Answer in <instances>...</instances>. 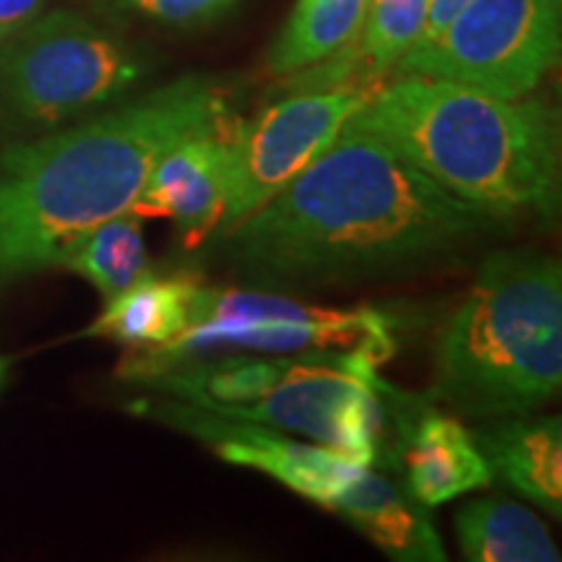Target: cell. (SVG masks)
Masks as SVG:
<instances>
[{
    "label": "cell",
    "mask_w": 562,
    "mask_h": 562,
    "mask_svg": "<svg viewBox=\"0 0 562 562\" xmlns=\"http://www.w3.org/2000/svg\"><path fill=\"white\" fill-rule=\"evenodd\" d=\"M490 220L385 140L344 123L318 159L220 237L245 271L323 281L446 256Z\"/></svg>",
    "instance_id": "obj_1"
},
{
    "label": "cell",
    "mask_w": 562,
    "mask_h": 562,
    "mask_svg": "<svg viewBox=\"0 0 562 562\" xmlns=\"http://www.w3.org/2000/svg\"><path fill=\"white\" fill-rule=\"evenodd\" d=\"M224 123L220 83L182 76L68 131L11 144L0 154V286L58 266L81 235L128 214L161 154Z\"/></svg>",
    "instance_id": "obj_2"
},
{
    "label": "cell",
    "mask_w": 562,
    "mask_h": 562,
    "mask_svg": "<svg viewBox=\"0 0 562 562\" xmlns=\"http://www.w3.org/2000/svg\"><path fill=\"white\" fill-rule=\"evenodd\" d=\"M347 125L378 136L456 199L490 216H554L560 128L542 100L404 76L368 94Z\"/></svg>",
    "instance_id": "obj_3"
},
{
    "label": "cell",
    "mask_w": 562,
    "mask_h": 562,
    "mask_svg": "<svg viewBox=\"0 0 562 562\" xmlns=\"http://www.w3.org/2000/svg\"><path fill=\"white\" fill-rule=\"evenodd\" d=\"M562 383V269L492 252L438 341V393L472 417L529 414Z\"/></svg>",
    "instance_id": "obj_4"
},
{
    "label": "cell",
    "mask_w": 562,
    "mask_h": 562,
    "mask_svg": "<svg viewBox=\"0 0 562 562\" xmlns=\"http://www.w3.org/2000/svg\"><path fill=\"white\" fill-rule=\"evenodd\" d=\"M232 349L256 355L351 351L383 364L396 349V336L389 315L370 307H315L271 292L201 284L186 328L165 347L136 349L121 372L131 381H149L180 362Z\"/></svg>",
    "instance_id": "obj_5"
},
{
    "label": "cell",
    "mask_w": 562,
    "mask_h": 562,
    "mask_svg": "<svg viewBox=\"0 0 562 562\" xmlns=\"http://www.w3.org/2000/svg\"><path fill=\"white\" fill-rule=\"evenodd\" d=\"M146 70L136 47L81 13L37 16L0 42V125L58 128L123 97Z\"/></svg>",
    "instance_id": "obj_6"
},
{
    "label": "cell",
    "mask_w": 562,
    "mask_h": 562,
    "mask_svg": "<svg viewBox=\"0 0 562 562\" xmlns=\"http://www.w3.org/2000/svg\"><path fill=\"white\" fill-rule=\"evenodd\" d=\"M558 60L560 16L542 0H469L438 37L414 45L396 68L521 100Z\"/></svg>",
    "instance_id": "obj_7"
},
{
    "label": "cell",
    "mask_w": 562,
    "mask_h": 562,
    "mask_svg": "<svg viewBox=\"0 0 562 562\" xmlns=\"http://www.w3.org/2000/svg\"><path fill=\"white\" fill-rule=\"evenodd\" d=\"M364 100L368 94L355 89L294 94L237 125L227 136V209L216 232L240 224L297 178Z\"/></svg>",
    "instance_id": "obj_8"
},
{
    "label": "cell",
    "mask_w": 562,
    "mask_h": 562,
    "mask_svg": "<svg viewBox=\"0 0 562 562\" xmlns=\"http://www.w3.org/2000/svg\"><path fill=\"white\" fill-rule=\"evenodd\" d=\"M151 417L206 442L222 461L269 474L286 490L328 510H334L360 469L368 467L328 446L284 438L273 427L229 419L182 402L151 404Z\"/></svg>",
    "instance_id": "obj_9"
},
{
    "label": "cell",
    "mask_w": 562,
    "mask_h": 562,
    "mask_svg": "<svg viewBox=\"0 0 562 562\" xmlns=\"http://www.w3.org/2000/svg\"><path fill=\"white\" fill-rule=\"evenodd\" d=\"M227 209V136L224 128L193 133L151 167L131 214L170 220L188 243L222 227Z\"/></svg>",
    "instance_id": "obj_10"
},
{
    "label": "cell",
    "mask_w": 562,
    "mask_h": 562,
    "mask_svg": "<svg viewBox=\"0 0 562 562\" xmlns=\"http://www.w3.org/2000/svg\"><path fill=\"white\" fill-rule=\"evenodd\" d=\"M406 487L425 508L453 501L495 480L467 427L451 414L427 412L412 427L404 451Z\"/></svg>",
    "instance_id": "obj_11"
},
{
    "label": "cell",
    "mask_w": 562,
    "mask_h": 562,
    "mask_svg": "<svg viewBox=\"0 0 562 562\" xmlns=\"http://www.w3.org/2000/svg\"><path fill=\"white\" fill-rule=\"evenodd\" d=\"M476 446L492 476L521 492L526 501L562 516V422L560 417H524L497 422L476 432Z\"/></svg>",
    "instance_id": "obj_12"
},
{
    "label": "cell",
    "mask_w": 562,
    "mask_h": 562,
    "mask_svg": "<svg viewBox=\"0 0 562 562\" xmlns=\"http://www.w3.org/2000/svg\"><path fill=\"white\" fill-rule=\"evenodd\" d=\"M344 521L362 531L393 560H446L438 531L385 476L362 467L334 505Z\"/></svg>",
    "instance_id": "obj_13"
},
{
    "label": "cell",
    "mask_w": 562,
    "mask_h": 562,
    "mask_svg": "<svg viewBox=\"0 0 562 562\" xmlns=\"http://www.w3.org/2000/svg\"><path fill=\"white\" fill-rule=\"evenodd\" d=\"M193 277H140L128 290L108 300L100 318L83 336L112 339L131 349H157L172 341L186 328L193 294L199 290Z\"/></svg>",
    "instance_id": "obj_14"
},
{
    "label": "cell",
    "mask_w": 562,
    "mask_h": 562,
    "mask_svg": "<svg viewBox=\"0 0 562 562\" xmlns=\"http://www.w3.org/2000/svg\"><path fill=\"white\" fill-rule=\"evenodd\" d=\"M456 537L472 562H558L547 526L510 501H472L456 513Z\"/></svg>",
    "instance_id": "obj_15"
},
{
    "label": "cell",
    "mask_w": 562,
    "mask_h": 562,
    "mask_svg": "<svg viewBox=\"0 0 562 562\" xmlns=\"http://www.w3.org/2000/svg\"><path fill=\"white\" fill-rule=\"evenodd\" d=\"M370 0H297L269 50L271 74L286 76L334 58L360 37Z\"/></svg>",
    "instance_id": "obj_16"
},
{
    "label": "cell",
    "mask_w": 562,
    "mask_h": 562,
    "mask_svg": "<svg viewBox=\"0 0 562 562\" xmlns=\"http://www.w3.org/2000/svg\"><path fill=\"white\" fill-rule=\"evenodd\" d=\"M140 222L144 220L128 211L97 224L63 252L58 266L87 279L108 302L149 273V252Z\"/></svg>",
    "instance_id": "obj_17"
},
{
    "label": "cell",
    "mask_w": 562,
    "mask_h": 562,
    "mask_svg": "<svg viewBox=\"0 0 562 562\" xmlns=\"http://www.w3.org/2000/svg\"><path fill=\"white\" fill-rule=\"evenodd\" d=\"M427 0H370L360 32L362 63L370 74H385L417 45Z\"/></svg>",
    "instance_id": "obj_18"
},
{
    "label": "cell",
    "mask_w": 562,
    "mask_h": 562,
    "mask_svg": "<svg viewBox=\"0 0 562 562\" xmlns=\"http://www.w3.org/2000/svg\"><path fill=\"white\" fill-rule=\"evenodd\" d=\"M110 9L133 13V16H144L157 21L165 26H203L211 21L222 19L237 5V0H102Z\"/></svg>",
    "instance_id": "obj_19"
},
{
    "label": "cell",
    "mask_w": 562,
    "mask_h": 562,
    "mask_svg": "<svg viewBox=\"0 0 562 562\" xmlns=\"http://www.w3.org/2000/svg\"><path fill=\"white\" fill-rule=\"evenodd\" d=\"M47 0H0V42L40 16Z\"/></svg>",
    "instance_id": "obj_20"
},
{
    "label": "cell",
    "mask_w": 562,
    "mask_h": 562,
    "mask_svg": "<svg viewBox=\"0 0 562 562\" xmlns=\"http://www.w3.org/2000/svg\"><path fill=\"white\" fill-rule=\"evenodd\" d=\"M469 0H427V13H425V26H422L419 42H430L446 30L451 21L459 16ZM417 42V45H419Z\"/></svg>",
    "instance_id": "obj_21"
},
{
    "label": "cell",
    "mask_w": 562,
    "mask_h": 562,
    "mask_svg": "<svg viewBox=\"0 0 562 562\" xmlns=\"http://www.w3.org/2000/svg\"><path fill=\"white\" fill-rule=\"evenodd\" d=\"M9 368H11V360H9V357L0 355V385H3L5 375H9Z\"/></svg>",
    "instance_id": "obj_22"
},
{
    "label": "cell",
    "mask_w": 562,
    "mask_h": 562,
    "mask_svg": "<svg viewBox=\"0 0 562 562\" xmlns=\"http://www.w3.org/2000/svg\"><path fill=\"white\" fill-rule=\"evenodd\" d=\"M542 3L554 13V16H560L562 13V0H542Z\"/></svg>",
    "instance_id": "obj_23"
}]
</instances>
